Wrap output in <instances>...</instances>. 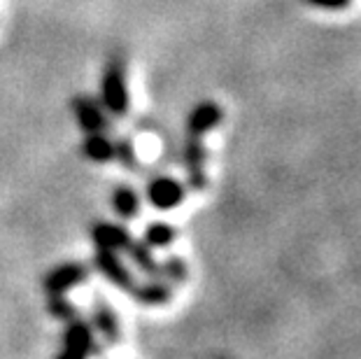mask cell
I'll list each match as a JSON object with an SVG mask.
<instances>
[{
  "instance_id": "cell-19",
  "label": "cell",
  "mask_w": 361,
  "mask_h": 359,
  "mask_svg": "<svg viewBox=\"0 0 361 359\" xmlns=\"http://www.w3.org/2000/svg\"><path fill=\"white\" fill-rule=\"evenodd\" d=\"M305 3L322 7V10H345V7H350L352 0H305Z\"/></svg>"
},
{
  "instance_id": "cell-12",
  "label": "cell",
  "mask_w": 361,
  "mask_h": 359,
  "mask_svg": "<svg viewBox=\"0 0 361 359\" xmlns=\"http://www.w3.org/2000/svg\"><path fill=\"white\" fill-rule=\"evenodd\" d=\"M82 152H84V157L91 159V162L105 164V162H112L114 159V142L107 138L105 133H89V135H84Z\"/></svg>"
},
{
  "instance_id": "cell-8",
  "label": "cell",
  "mask_w": 361,
  "mask_h": 359,
  "mask_svg": "<svg viewBox=\"0 0 361 359\" xmlns=\"http://www.w3.org/2000/svg\"><path fill=\"white\" fill-rule=\"evenodd\" d=\"M221 108L214 101H203L198 103L187 117V135H203L210 133L212 128L221 124Z\"/></svg>"
},
{
  "instance_id": "cell-2",
  "label": "cell",
  "mask_w": 361,
  "mask_h": 359,
  "mask_svg": "<svg viewBox=\"0 0 361 359\" xmlns=\"http://www.w3.org/2000/svg\"><path fill=\"white\" fill-rule=\"evenodd\" d=\"M184 168H187V182L191 187V192H203L207 175H205V162H207V150L201 135H187L184 142Z\"/></svg>"
},
{
  "instance_id": "cell-20",
  "label": "cell",
  "mask_w": 361,
  "mask_h": 359,
  "mask_svg": "<svg viewBox=\"0 0 361 359\" xmlns=\"http://www.w3.org/2000/svg\"><path fill=\"white\" fill-rule=\"evenodd\" d=\"M56 359H82V357L73 355V353H68V350H61V355H59Z\"/></svg>"
},
{
  "instance_id": "cell-4",
  "label": "cell",
  "mask_w": 361,
  "mask_h": 359,
  "mask_svg": "<svg viewBox=\"0 0 361 359\" xmlns=\"http://www.w3.org/2000/svg\"><path fill=\"white\" fill-rule=\"evenodd\" d=\"M71 108H73V114H75V119H78V124L84 131V135L105 133L107 128H110V124H107V117H105V110L94 101V98L80 94V96L73 98Z\"/></svg>"
},
{
  "instance_id": "cell-3",
  "label": "cell",
  "mask_w": 361,
  "mask_h": 359,
  "mask_svg": "<svg viewBox=\"0 0 361 359\" xmlns=\"http://www.w3.org/2000/svg\"><path fill=\"white\" fill-rule=\"evenodd\" d=\"M89 278V269L84 264L78 262H71V264H61L56 269H51L47 276H44V292L49 296L51 294H66L68 289L82 285L84 280Z\"/></svg>"
},
{
  "instance_id": "cell-17",
  "label": "cell",
  "mask_w": 361,
  "mask_h": 359,
  "mask_svg": "<svg viewBox=\"0 0 361 359\" xmlns=\"http://www.w3.org/2000/svg\"><path fill=\"white\" fill-rule=\"evenodd\" d=\"M47 310L51 312L54 317L61 320V322H73V320H78V308L66 299L63 294H51L49 301H47Z\"/></svg>"
},
{
  "instance_id": "cell-9",
  "label": "cell",
  "mask_w": 361,
  "mask_h": 359,
  "mask_svg": "<svg viewBox=\"0 0 361 359\" xmlns=\"http://www.w3.org/2000/svg\"><path fill=\"white\" fill-rule=\"evenodd\" d=\"M89 233H91V241L96 243L98 250L119 252V250H126L128 243L133 241L124 226L110 224V221H94V226H91Z\"/></svg>"
},
{
  "instance_id": "cell-1",
  "label": "cell",
  "mask_w": 361,
  "mask_h": 359,
  "mask_svg": "<svg viewBox=\"0 0 361 359\" xmlns=\"http://www.w3.org/2000/svg\"><path fill=\"white\" fill-rule=\"evenodd\" d=\"M101 98L105 110L114 117H124L128 112V84H126V61L121 56H112L105 66L101 80Z\"/></svg>"
},
{
  "instance_id": "cell-15",
  "label": "cell",
  "mask_w": 361,
  "mask_h": 359,
  "mask_svg": "<svg viewBox=\"0 0 361 359\" xmlns=\"http://www.w3.org/2000/svg\"><path fill=\"white\" fill-rule=\"evenodd\" d=\"M175 241V229L168 221H152L145 229V238L142 243L147 248H168Z\"/></svg>"
},
{
  "instance_id": "cell-5",
  "label": "cell",
  "mask_w": 361,
  "mask_h": 359,
  "mask_svg": "<svg viewBox=\"0 0 361 359\" xmlns=\"http://www.w3.org/2000/svg\"><path fill=\"white\" fill-rule=\"evenodd\" d=\"M147 198L157 210H173L184 201V187L178 180L161 175L147 185Z\"/></svg>"
},
{
  "instance_id": "cell-11",
  "label": "cell",
  "mask_w": 361,
  "mask_h": 359,
  "mask_svg": "<svg viewBox=\"0 0 361 359\" xmlns=\"http://www.w3.org/2000/svg\"><path fill=\"white\" fill-rule=\"evenodd\" d=\"M91 320H94L96 329L103 334V339L107 343H117L121 339L119 317H117V312L110 308V303H105L103 299H96V303H94V315H91Z\"/></svg>"
},
{
  "instance_id": "cell-16",
  "label": "cell",
  "mask_w": 361,
  "mask_h": 359,
  "mask_svg": "<svg viewBox=\"0 0 361 359\" xmlns=\"http://www.w3.org/2000/svg\"><path fill=\"white\" fill-rule=\"evenodd\" d=\"M159 266H161V278H166L168 282H173V285H184V282H187L189 271H187V264H184L182 257L171 255Z\"/></svg>"
},
{
  "instance_id": "cell-7",
  "label": "cell",
  "mask_w": 361,
  "mask_h": 359,
  "mask_svg": "<svg viewBox=\"0 0 361 359\" xmlns=\"http://www.w3.org/2000/svg\"><path fill=\"white\" fill-rule=\"evenodd\" d=\"M63 350L78 355L82 359H87L91 353H96V339L91 327L84 322V320H73V322H66V331H63Z\"/></svg>"
},
{
  "instance_id": "cell-14",
  "label": "cell",
  "mask_w": 361,
  "mask_h": 359,
  "mask_svg": "<svg viewBox=\"0 0 361 359\" xmlns=\"http://www.w3.org/2000/svg\"><path fill=\"white\" fill-rule=\"evenodd\" d=\"M112 205H114V210H117L119 217L130 219V217L137 215L140 198H137V194L128 185H119L117 189H114V194H112Z\"/></svg>"
},
{
  "instance_id": "cell-10",
  "label": "cell",
  "mask_w": 361,
  "mask_h": 359,
  "mask_svg": "<svg viewBox=\"0 0 361 359\" xmlns=\"http://www.w3.org/2000/svg\"><path fill=\"white\" fill-rule=\"evenodd\" d=\"M130 294L140 305H166L171 301L173 289L168 282H161V278H152L147 282H135Z\"/></svg>"
},
{
  "instance_id": "cell-6",
  "label": "cell",
  "mask_w": 361,
  "mask_h": 359,
  "mask_svg": "<svg viewBox=\"0 0 361 359\" xmlns=\"http://www.w3.org/2000/svg\"><path fill=\"white\" fill-rule=\"evenodd\" d=\"M94 266L103 273L107 280L112 282V285H117L119 289H128V292H130V287L135 285L133 273L126 269V264L117 257V252H112V250H96Z\"/></svg>"
},
{
  "instance_id": "cell-18",
  "label": "cell",
  "mask_w": 361,
  "mask_h": 359,
  "mask_svg": "<svg viewBox=\"0 0 361 359\" xmlns=\"http://www.w3.org/2000/svg\"><path fill=\"white\" fill-rule=\"evenodd\" d=\"M114 159H119V164L124 168H133L135 166V147L130 138H121L114 142Z\"/></svg>"
},
{
  "instance_id": "cell-13",
  "label": "cell",
  "mask_w": 361,
  "mask_h": 359,
  "mask_svg": "<svg viewBox=\"0 0 361 359\" xmlns=\"http://www.w3.org/2000/svg\"><path fill=\"white\" fill-rule=\"evenodd\" d=\"M126 252H128V257L133 259V264L137 266V271H142L145 276H149V278H161V266L154 259V255H152V248L145 245L142 241H130Z\"/></svg>"
}]
</instances>
